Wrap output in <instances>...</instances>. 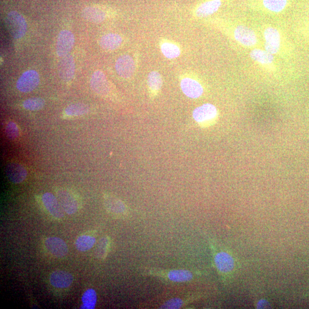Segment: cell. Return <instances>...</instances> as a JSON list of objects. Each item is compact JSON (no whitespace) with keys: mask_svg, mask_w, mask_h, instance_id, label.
<instances>
[{"mask_svg":"<svg viewBox=\"0 0 309 309\" xmlns=\"http://www.w3.org/2000/svg\"><path fill=\"white\" fill-rule=\"evenodd\" d=\"M256 307L258 309H267L270 307V304L267 301L262 300L258 302Z\"/></svg>","mask_w":309,"mask_h":309,"instance_id":"cell-33","label":"cell"},{"mask_svg":"<svg viewBox=\"0 0 309 309\" xmlns=\"http://www.w3.org/2000/svg\"><path fill=\"white\" fill-rule=\"evenodd\" d=\"M250 55L252 60L262 64H270L274 61L273 55L262 49H254L251 51Z\"/></svg>","mask_w":309,"mask_h":309,"instance_id":"cell-23","label":"cell"},{"mask_svg":"<svg viewBox=\"0 0 309 309\" xmlns=\"http://www.w3.org/2000/svg\"><path fill=\"white\" fill-rule=\"evenodd\" d=\"M82 305L81 309H94L96 307L97 294L93 289H89L84 292L81 298Z\"/></svg>","mask_w":309,"mask_h":309,"instance_id":"cell-26","label":"cell"},{"mask_svg":"<svg viewBox=\"0 0 309 309\" xmlns=\"http://www.w3.org/2000/svg\"><path fill=\"white\" fill-rule=\"evenodd\" d=\"M6 174L13 183L19 184L24 182L27 176V171L20 164L11 163L6 167Z\"/></svg>","mask_w":309,"mask_h":309,"instance_id":"cell-15","label":"cell"},{"mask_svg":"<svg viewBox=\"0 0 309 309\" xmlns=\"http://www.w3.org/2000/svg\"><path fill=\"white\" fill-rule=\"evenodd\" d=\"M265 50L272 55L277 54L280 49L281 35L277 29L269 27L264 31Z\"/></svg>","mask_w":309,"mask_h":309,"instance_id":"cell-7","label":"cell"},{"mask_svg":"<svg viewBox=\"0 0 309 309\" xmlns=\"http://www.w3.org/2000/svg\"><path fill=\"white\" fill-rule=\"evenodd\" d=\"M23 107L29 111H39L45 106V101L40 97L28 98L23 102Z\"/></svg>","mask_w":309,"mask_h":309,"instance_id":"cell-29","label":"cell"},{"mask_svg":"<svg viewBox=\"0 0 309 309\" xmlns=\"http://www.w3.org/2000/svg\"><path fill=\"white\" fill-rule=\"evenodd\" d=\"M104 203L108 212L117 218H123L128 214L127 207L122 200L116 196L109 193L105 194Z\"/></svg>","mask_w":309,"mask_h":309,"instance_id":"cell-6","label":"cell"},{"mask_svg":"<svg viewBox=\"0 0 309 309\" xmlns=\"http://www.w3.org/2000/svg\"><path fill=\"white\" fill-rule=\"evenodd\" d=\"M90 84L92 90L100 96L105 97L109 93V84L106 75L101 71L94 72L92 76Z\"/></svg>","mask_w":309,"mask_h":309,"instance_id":"cell-13","label":"cell"},{"mask_svg":"<svg viewBox=\"0 0 309 309\" xmlns=\"http://www.w3.org/2000/svg\"><path fill=\"white\" fill-rule=\"evenodd\" d=\"M75 71L73 57L70 55L62 57L58 64V74L61 79L64 81H71L74 77Z\"/></svg>","mask_w":309,"mask_h":309,"instance_id":"cell-14","label":"cell"},{"mask_svg":"<svg viewBox=\"0 0 309 309\" xmlns=\"http://www.w3.org/2000/svg\"><path fill=\"white\" fill-rule=\"evenodd\" d=\"M44 245L49 252L56 257L62 258L68 254L67 243L60 238L55 236L49 237L45 239Z\"/></svg>","mask_w":309,"mask_h":309,"instance_id":"cell-9","label":"cell"},{"mask_svg":"<svg viewBox=\"0 0 309 309\" xmlns=\"http://www.w3.org/2000/svg\"><path fill=\"white\" fill-rule=\"evenodd\" d=\"M180 86L183 93L190 98H198L201 97L203 93V88L201 84L192 78H183L180 82Z\"/></svg>","mask_w":309,"mask_h":309,"instance_id":"cell-17","label":"cell"},{"mask_svg":"<svg viewBox=\"0 0 309 309\" xmlns=\"http://www.w3.org/2000/svg\"><path fill=\"white\" fill-rule=\"evenodd\" d=\"M122 41V38L119 35L109 34L103 36L100 39L99 44L104 50L112 51L119 48Z\"/></svg>","mask_w":309,"mask_h":309,"instance_id":"cell-20","label":"cell"},{"mask_svg":"<svg viewBox=\"0 0 309 309\" xmlns=\"http://www.w3.org/2000/svg\"><path fill=\"white\" fill-rule=\"evenodd\" d=\"M75 44L74 35L70 31L64 30L59 34L57 44V52L59 57H64L68 55Z\"/></svg>","mask_w":309,"mask_h":309,"instance_id":"cell-8","label":"cell"},{"mask_svg":"<svg viewBox=\"0 0 309 309\" xmlns=\"http://www.w3.org/2000/svg\"><path fill=\"white\" fill-rule=\"evenodd\" d=\"M42 201L46 209L56 219H61L64 216L60 203L57 197L50 193H46L42 197Z\"/></svg>","mask_w":309,"mask_h":309,"instance_id":"cell-11","label":"cell"},{"mask_svg":"<svg viewBox=\"0 0 309 309\" xmlns=\"http://www.w3.org/2000/svg\"><path fill=\"white\" fill-rule=\"evenodd\" d=\"M236 40L245 47H252L257 43V37L254 31L243 25H239L234 31Z\"/></svg>","mask_w":309,"mask_h":309,"instance_id":"cell-10","label":"cell"},{"mask_svg":"<svg viewBox=\"0 0 309 309\" xmlns=\"http://www.w3.org/2000/svg\"><path fill=\"white\" fill-rule=\"evenodd\" d=\"M187 298H174L167 301L160 306V309H176L185 307L187 305Z\"/></svg>","mask_w":309,"mask_h":309,"instance_id":"cell-31","label":"cell"},{"mask_svg":"<svg viewBox=\"0 0 309 309\" xmlns=\"http://www.w3.org/2000/svg\"><path fill=\"white\" fill-rule=\"evenodd\" d=\"M193 119L202 128L213 126L218 119V112L212 104H205L197 107L193 112Z\"/></svg>","mask_w":309,"mask_h":309,"instance_id":"cell-2","label":"cell"},{"mask_svg":"<svg viewBox=\"0 0 309 309\" xmlns=\"http://www.w3.org/2000/svg\"><path fill=\"white\" fill-rule=\"evenodd\" d=\"M6 136L11 140H15L19 136V131L18 125L14 121H10L5 128Z\"/></svg>","mask_w":309,"mask_h":309,"instance_id":"cell-32","label":"cell"},{"mask_svg":"<svg viewBox=\"0 0 309 309\" xmlns=\"http://www.w3.org/2000/svg\"><path fill=\"white\" fill-rule=\"evenodd\" d=\"M40 83V77L38 72L29 70L24 72L16 83L18 90L21 93H28L34 91Z\"/></svg>","mask_w":309,"mask_h":309,"instance_id":"cell-5","label":"cell"},{"mask_svg":"<svg viewBox=\"0 0 309 309\" xmlns=\"http://www.w3.org/2000/svg\"><path fill=\"white\" fill-rule=\"evenodd\" d=\"M147 84L153 94L158 93L163 85L162 78L159 72H151L148 77Z\"/></svg>","mask_w":309,"mask_h":309,"instance_id":"cell-25","label":"cell"},{"mask_svg":"<svg viewBox=\"0 0 309 309\" xmlns=\"http://www.w3.org/2000/svg\"><path fill=\"white\" fill-rule=\"evenodd\" d=\"M5 23L9 34L15 39L22 38L27 32V22L17 12H9L6 16Z\"/></svg>","mask_w":309,"mask_h":309,"instance_id":"cell-3","label":"cell"},{"mask_svg":"<svg viewBox=\"0 0 309 309\" xmlns=\"http://www.w3.org/2000/svg\"><path fill=\"white\" fill-rule=\"evenodd\" d=\"M111 248V239L109 236H104L97 243L95 254L97 258L104 259L109 253Z\"/></svg>","mask_w":309,"mask_h":309,"instance_id":"cell-24","label":"cell"},{"mask_svg":"<svg viewBox=\"0 0 309 309\" xmlns=\"http://www.w3.org/2000/svg\"><path fill=\"white\" fill-rule=\"evenodd\" d=\"M96 238L93 236L83 235L78 237L76 241V248L78 251L85 252L90 251L96 243Z\"/></svg>","mask_w":309,"mask_h":309,"instance_id":"cell-22","label":"cell"},{"mask_svg":"<svg viewBox=\"0 0 309 309\" xmlns=\"http://www.w3.org/2000/svg\"><path fill=\"white\" fill-rule=\"evenodd\" d=\"M82 16L87 20L96 24L103 22L106 18V13L97 7L85 8Z\"/></svg>","mask_w":309,"mask_h":309,"instance_id":"cell-21","label":"cell"},{"mask_svg":"<svg viewBox=\"0 0 309 309\" xmlns=\"http://www.w3.org/2000/svg\"><path fill=\"white\" fill-rule=\"evenodd\" d=\"M288 0H263V4L269 11L278 13L287 5Z\"/></svg>","mask_w":309,"mask_h":309,"instance_id":"cell-28","label":"cell"},{"mask_svg":"<svg viewBox=\"0 0 309 309\" xmlns=\"http://www.w3.org/2000/svg\"><path fill=\"white\" fill-rule=\"evenodd\" d=\"M49 281L52 287L58 289H66L73 283L74 277L70 272L57 270L52 272Z\"/></svg>","mask_w":309,"mask_h":309,"instance_id":"cell-16","label":"cell"},{"mask_svg":"<svg viewBox=\"0 0 309 309\" xmlns=\"http://www.w3.org/2000/svg\"><path fill=\"white\" fill-rule=\"evenodd\" d=\"M90 108L87 105L83 103L71 104L65 110V114L68 116H80L88 113Z\"/></svg>","mask_w":309,"mask_h":309,"instance_id":"cell-27","label":"cell"},{"mask_svg":"<svg viewBox=\"0 0 309 309\" xmlns=\"http://www.w3.org/2000/svg\"><path fill=\"white\" fill-rule=\"evenodd\" d=\"M161 51L164 57L169 58H175L179 57L180 51L178 47L170 42H164L161 45Z\"/></svg>","mask_w":309,"mask_h":309,"instance_id":"cell-30","label":"cell"},{"mask_svg":"<svg viewBox=\"0 0 309 309\" xmlns=\"http://www.w3.org/2000/svg\"><path fill=\"white\" fill-rule=\"evenodd\" d=\"M143 274L152 276L163 281L172 283H186L192 281L194 277L192 271L186 269L161 270L154 268H144Z\"/></svg>","mask_w":309,"mask_h":309,"instance_id":"cell-1","label":"cell"},{"mask_svg":"<svg viewBox=\"0 0 309 309\" xmlns=\"http://www.w3.org/2000/svg\"><path fill=\"white\" fill-rule=\"evenodd\" d=\"M57 198L62 210L68 215L74 214L79 209V203L73 193L65 189H58Z\"/></svg>","mask_w":309,"mask_h":309,"instance_id":"cell-4","label":"cell"},{"mask_svg":"<svg viewBox=\"0 0 309 309\" xmlns=\"http://www.w3.org/2000/svg\"><path fill=\"white\" fill-rule=\"evenodd\" d=\"M115 68L117 74L120 77L128 78L133 75L135 70V65L132 57L129 55H124L121 56L117 59Z\"/></svg>","mask_w":309,"mask_h":309,"instance_id":"cell-12","label":"cell"},{"mask_svg":"<svg viewBox=\"0 0 309 309\" xmlns=\"http://www.w3.org/2000/svg\"><path fill=\"white\" fill-rule=\"evenodd\" d=\"M215 265L218 270L226 274L234 268V260L232 256L226 252H219L214 256Z\"/></svg>","mask_w":309,"mask_h":309,"instance_id":"cell-18","label":"cell"},{"mask_svg":"<svg viewBox=\"0 0 309 309\" xmlns=\"http://www.w3.org/2000/svg\"><path fill=\"white\" fill-rule=\"evenodd\" d=\"M221 5V0H209L203 3L196 9V15L200 18L208 17L218 11Z\"/></svg>","mask_w":309,"mask_h":309,"instance_id":"cell-19","label":"cell"}]
</instances>
